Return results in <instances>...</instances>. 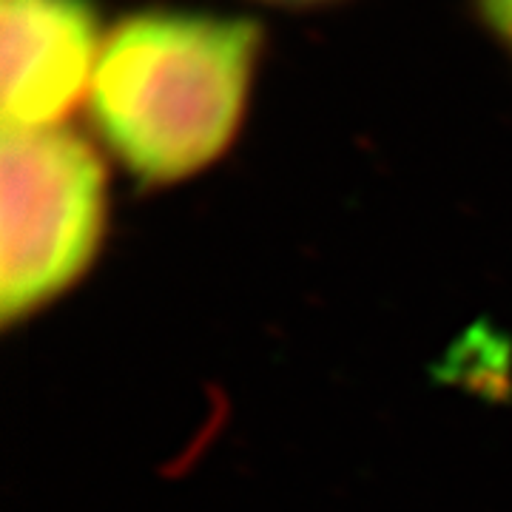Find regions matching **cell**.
Returning <instances> with one entry per match:
<instances>
[{
    "label": "cell",
    "mask_w": 512,
    "mask_h": 512,
    "mask_svg": "<svg viewBox=\"0 0 512 512\" xmlns=\"http://www.w3.org/2000/svg\"><path fill=\"white\" fill-rule=\"evenodd\" d=\"M478 26L512 60V0H467Z\"/></svg>",
    "instance_id": "4"
},
{
    "label": "cell",
    "mask_w": 512,
    "mask_h": 512,
    "mask_svg": "<svg viewBox=\"0 0 512 512\" xmlns=\"http://www.w3.org/2000/svg\"><path fill=\"white\" fill-rule=\"evenodd\" d=\"M262 6H274V9H285V12H313V9H330L348 0H254Z\"/></svg>",
    "instance_id": "5"
},
{
    "label": "cell",
    "mask_w": 512,
    "mask_h": 512,
    "mask_svg": "<svg viewBox=\"0 0 512 512\" xmlns=\"http://www.w3.org/2000/svg\"><path fill=\"white\" fill-rule=\"evenodd\" d=\"M0 311L12 325L57 299L97 256L109 217L100 151L72 126L3 128Z\"/></svg>",
    "instance_id": "2"
},
{
    "label": "cell",
    "mask_w": 512,
    "mask_h": 512,
    "mask_svg": "<svg viewBox=\"0 0 512 512\" xmlns=\"http://www.w3.org/2000/svg\"><path fill=\"white\" fill-rule=\"evenodd\" d=\"M262 55L265 26L248 15L131 9L109 26L89 123L134 180H188L234 146Z\"/></svg>",
    "instance_id": "1"
},
{
    "label": "cell",
    "mask_w": 512,
    "mask_h": 512,
    "mask_svg": "<svg viewBox=\"0 0 512 512\" xmlns=\"http://www.w3.org/2000/svg\"><path fill=\"white\" fill-rule=\"evenodd\" d=\"M109 37L100 0H0L3 128L66 126Z\"/></svg>",
    "instance_id": "3"
}]
</instances>
